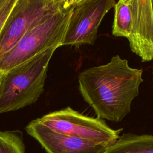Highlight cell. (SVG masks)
Listing matches in <instances>:
<instances>
[{
    "instance_id": "1",
    "label": "cell",
    "mask_w": 153,
    "mask_h": 153,
    "mask_svg": "<svg viewBox=\"0 0 153 153\" xmlns=\"http://www.w3.org/2000/svg\"><path fill=\"white\" fill-rule=\"evenodd\" d=\"M142 74V69L131 68L127 60L117 54L105 65L81 71L78 76L79 90L97 118L120 122L139 95Z\"/></svg>"
},
{
    "instance_id": "2",
    "label": "cell",
    "mask_w": 153,
    "mask_h": 153,
    "mask_svg": "<svg viewBox=\"0 0 153 153\" xmlns=\"http://www.w3.org/2000/svg\"><path fill=\"white\" fill-rule=\"evenodd\" d=\"M57 47L0 74V114L17 111L37 101L44 92L47 71Z\"/></svg>"
},
{
    "instance_id": "3",
    "label": "cell",
    "mask_w": 153,
    "mask_h": 153,
    "mask_svg": "<svg viewBox=\"0 0 153 153\" xmlns=\"http://www.w3.org/2000/svg\"><path fill=\"white\" fill-rule=\"evenodd\" d=\"M76 1L69 0L63 8L44 18L2 55L0 57V74L49 48L62 46Z\"/></svg>"
},
{
    "instance_id": "4",
    "label": "cell",
    "mask_w": 153,
    "mask_h": 153,
    "mask_svg": "<svg viewBox=\"0 0 153 153\" xmlns=\"http://www.w3.org/2000/svg\"><path fill=\"white\" fill-rule=\"evenodd\" d=\"M36 120L54 132L88 140L106 148L114 144L123 131V128L113 129L105 120L83 115L69 106Z\"/></svg>"
},
{
    "instance_id": "5",
    "label": "cell",
    "mask_w": 153,
    "mask_h": 153,
    "mask_svg": "<svg viewBox=\"0 0 153 153\" xmlns=\"http://www.w3.org/2000/svg\"><path fill=\"white\" fill-rule=\"evenodd\" d=\"M69 0H17L0 33V57L10 50L44 18L67 5Z\"/></svg>"
},
{
    "instance_id": "6",
    "label": "cell",
    "mask_w": 153,
    "mask_h": 153,
    "mask_svg": "<svg viewBox=\"0 0 153 153\" xmlns=\"http://www.w3.org/2000/svg\"><path fill=\"white\" fill-rule=\"evenodd\" d=\"M115 4V0H76L62 45H93L102 20Z\"/></svg>"
},
{
    "instance_id": "7",
    "label": "cell",
    "mask_w": 153,
    "mask_h": 153,
    "mask_svg": "<svg viewBox=\"0 0 153 153\" xmlns=\"http://www.w3.org/2000/svg\"><path fill=\"white\" fill-rule=\"evenodd\" d=\"M131 26L130 50L142 62L153 60V8L151 0H130Z\"/></svg>"
},
{
    "instance_id": "8",
    "label": "cell",
    "mask_w": 153,
    "mask_h": 153,
    "mask_svg": "<svg viewBox=\"0 0 153 153\" xmlns=\"http://www.w3.org/2000/svg\"><path fill=\"white\" fill-rule=\"evenodd\" d=\"M26 130L47 153H103L106 149L88 140L54 132L36 119L27 124Z\"/></svg>"
},
{
    "instance_id": "9",
    "label": "cell",
    "mask_w": 153,
    "mask_h": 153,
    "mask_svg": "<svg viewBox=\"0 0 153 153\" xmlns=\"http://www.w3.org/2000/svg\"><path fill=\"white\" fill-rule=\"evenodd\" d=\"M103 153H153V135L123 133Z\"/></svg>"
},
{
    "instance_id": "10",
    "label": "cell",
    "mask_w": 153,
    "mask_h": 153,
    "mask_svg": "<svg viewBox=\"0 0 153 153\" xmlns=\"http://www.w3.org/2000/svg\"><path fill=\"white\" fill-rule=\"evenodd\" d=\"M114 19L112 33L117 37L128 38L131 26L130 0H120L114 6Z\"/></svg>"
},
{
    "instance_id": "11",
    "label": "cell",
    "mask_w": 153,
    "mask_h": 153,
    "mask_svg": "<svg viewBox=\"0 0 153 153\" xmlns=\"http://www.w3.org/2000/svg\"><path fill=\"white\" fill-rule=\"evenodd\" d=\"M0 153H25V145L20 131H0Z\"/></svg>"
},
{
    "instance_id": "12",
    "label": "cell",
    "mask_w": 153,
    "mask_h": 153,
    "mask_svg": "<svg viewBox=\"0 0 153 153\" xmlns=\"http://www.w3.org/2000/svg\"><path fill=\"white\" fill-rule=\"evenodd\" d=\"M17 0H0V33Z\"/></svg>"
},
{
    "instance_id": "13",
    "label": "cell",
    "mask_w": 153,
    "mask_h": 153,
    "mask_svg": "<svg viewBox=\"0 0 153 153\" xmlns=\"http://www.w3.org/2000/svg\"><path fill=\"white\" fill-rule=\"evenodd\" d=\"M152 2V8H153V0H151Z\"/></svg>"
}]
</instances>
